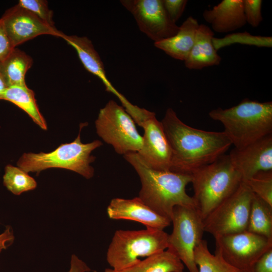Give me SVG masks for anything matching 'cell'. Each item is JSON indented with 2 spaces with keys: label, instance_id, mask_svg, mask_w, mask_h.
<instances>
[{
  "label": "cell",
  "instance_id": "16",
  "mask_svg": "<svg viewBox=\"0 0 272 272\" xmlns=\"http://www.w3.org/2000/svg\"><path fill=\"white\" fill-rule=\"evenodd\" d=\"M61 38L74 48L84 67L102 82L107 92L116 96L123 106L128 104L129 101L113 87L108 80L103 63L88 38L77 35H66L64 33Z\"/></svg>",
  "mask_w": 272,
  "mask_h": 272
},
{
  "label": "cell",
  "instance_id": "21",
  "mask_svg": "<svg viewBox=\"0 0 272 272\" xmlns=\"http://www.w3.org/2000/svg\"><path fill=\"white\" fill-rule=\"evenodd\" d=\"M32 63L33 60L29 55L15 48L0 62V71L8 87L26 86L25 75Z\"/></svg>",
  "mask_w": 272,
  "mask_h": 272
},
{
  "label": "cell",
  "instance_id": "23",
  "mask_svg": "<svg viewBox=\"0 0 272 272\" xmlns=\"http://www.w3.org/2000/svg\"><path fill=\"white\" fill-rule=\"evenodd\" d=\"M247 230L272 239V206L253 194Z\"/></svg>",
  "mask_w": 272,
  "mask_h": 272
},
{
  "label": "cell",
  "instance_id": "28",
  "mask_svg": "<svg viewBox=\"0 0 272 272\" xmlns=\"http://www.w3.org/2000/svg\"><path fill=\"white\" fill-rule=\"evenodd\" d=\"M18 4L33 13L47 25L55 28L53 20V12L49 9L46 1L20 0Z\"/></svg>",
  "mask_w": 272,
  "mask_h": 272
},
{
  "label": "cell",
  "instance_id": "12",
  "mask_svg": "<svg viewBox=\"0 0 272 272\" xmlns=\"http://www.w3.org/2000/svg\"><path fill=\"white\" fill-rule=\"evenodd\" d=\"M138 124L143 128L144 133L142 148L137 153L151 168L170 171L172 151L161 122L154 112L147 110Z\"/></svg>",
  "mask_w": 272,
  "mask_h": 272
},
{
  "label": "cell",
  "instance_id": "14",
  "mask_svg": "<svg viewBox=\"0 0 272 272\" xmlns=\"http://www.w3.org/2000/svg\"><path fill=\"white\" fill-rule=\"evenodd\" d=\"M243 182L260 171L272 170V134L238 149L234 148L228 154Z\"/></svg>",
  "mask_w": 272,
  "mask_h": 272
},
{
  "label": "cell",
  "instance_id": "17",
  "mask_svg": "<svg viewBox=\"0 0 272 272\" xmlns=\"http://www.w3.org/2000/svg\"><path fill=\"white\" fill-rule=\"evenodd\" d=\"M204 20L213 31L225 33L235 31L246 24L243 0H223L202 13Z\"/></svg>",
  "mask_w": 272,
  "mask_h": 272
},
{
  "label": "cell",
  "instance_id": "15",
  "mask_svg": "<svg viewBox=\"0 0 272 272\" xmlns=\"http://www.w3.org/2000/svg\"><path fill=\"white\" fill-rule=\"evenodd\" d=\"M107 214L112 220H128L142 223L146 228L163 230L171 221L146 206L138 197L113 198L107 208Z\"/></svg>",
  "mask_w": 272,
  "mask_h": 272
},
{
  "label": "cell",
  "instance_id": "8",
  "mask_svg": "<svg viewBox=\"0 0 272 272\" xmlns=\"http://www.w3.org/2000/svg\"><path fill=\"white\" fill-rule=\"evenodd\" d=\"M173 230L168 236L167 249L175 255L189 272H198L194 251L203 240V220L194 206H177L171 217Z\"/></svg>",
  "mask_w": 272,
  "mask_h": 272
},
{
  "label": "cell",
  "instance_id": "24",
  "mask_svg": "<svg viewBox=\"0 0 272 272\" xmlns=\"http://www.w3.org/2000/svg\"><path fill=\"white\" fill-rule=\"evenodd\" d=\"M194 259L198 272H241L227 263L218 252L212 254L205 240L195 247Z\"/></svg>",
  "mask_w": 272,
  "mask_h": 272
},
{
  "label": "cell",
  "instance_id": "4",
  "mask_svg": "<svg viewBox=\"0 0 272 272\" xmlns=\"http://www.w3.org/2000/svg\"><path fill=\"white\" fill-rule=\"evenodd\" d=\"M191 175L194 207L203 220L243 182L241 175L225 154L195 170Z\"/></svg>",
  "mask_w": 272,
  "mask_h": 272
},
{
  "label": "cell",
  "instance_id": "18",
  "mask_svg": "<svg viewBox=\"0 0 272 272\" xmlns=\"http://www.w3.org/2000/svg\"><path fill=\"white\" fill-rule=\"evenodd\" d=\"M214 31L209 26L199 25L193 45L184 61L186 67L189 70H201L220 63L222 58L214 46Z\"/></svg>",
  "mask_w": 272,
  "mask_h": 272
},
{
  "label": "cell",
  "instance_id": "34",
  "mask_svg": "<svg viewBox=\"0 0 272 272\" xmlns=\"http://www.w3.org/2000/svg\"><path fill=\"white\" fill-rule=\"evenodd\" d=\"M91 268L76 254L72 255L70 266L67 272H90Z\"/></svg>",
  "mask_w": 272,
  "mask_h": 272
},
{
  "label": "cell",
  "instance_id": "2",
  "mask_svg": "<svg viewBox=\"0 0 272 272\" xmlns=\"http://www.w3.org/2000/svg\"><path fill=\"white\" fill-rule=\"evenodd\" d=\"M123 157L140 178L142 186L138 197L157 214L171 221L175 207H194L192 196L186 192L191 174L152 169L137 152Z\"/></svg>",
  "mask_w": 272,
  "mask_h": 272
},
{
  "label": "cell",
  "instance_id": "35",
  "mask_svg": "<svg viewBox=\"0 0 272 272\" xmlns=\"http://www.w3.org/2000/svg\"><path fill=\"white\" fill-rule=\"evenodd\" d=\"M8 86L0 71V100H2L3 96Z\"/></svg>",
  "mask_w": 272,
  "mask_h": 272
},
{
  "label": "cell",
  "instance_id": "22",
  "mask_svg": "<svg viewBox=\"0 0 272 272\" xmlns=\"http://www.w3.org/2000/svg\"><path fill=\"white\" fill-rule=\"evenodd\" d=\"M2 100L8 101L22 109L42 129H47L45 119L37 106L34 92L27 85L8 87Z\"/></svg>",
  "mask_w": 272,
  "mask_h": 272
},
{
  "label": "cell",
  "instance_id": "26",
  "mask_svg": "<svg viewBox=\"0 0 272 272\" xmlns=\"http://www.w3.org/2000/svg\"><path fill=\"white\" fill-rule=\"evenodd\" d=\"M213 42L217 51L225 46L236 43L258 47H271L272 46L271 37L252 35L247 32L231 34L221 39L214 37Z\"/></svg>",
  "mask_w": 272,
  "mask_h": 272
},
{
  "label": "cell",
  "instance_id": "25",
  "mask_svg": "<svg viewBox=\"0 0 272 272\" xmlns=\"http://www.w3.org/2000/svg\"><path fill=\"white\" fill-rule=\"evenodd\" d=\"M3 184L8 190L16 195L34 190L37 185L36 180L28 173L19 167L10 164L5 167Z\"/></svg>",
  "mask_w": 272,
  "mask_h": 272
},
{
  "label": "cell",
  "instance_id": "11",
  "mask_svg": "<svg viewBox=\"0 0 272 272\" xmlns=\"http://www.w3.org/2000/svg\"><path fill=\"white\" fill-rule=\"evenodd\" d=\"M133 16L140 30L154 43L174 35L179 26L168 16L163 0H122Z\"/></svg>",
  "mask_w": 272,
  "mask_h": 272
},
{
  "label": "cell",
  "instance_id": "3",
  "mask_svg": "<svg viewBox=\"0 0 272 272\" xmlns=\"http://www.w3.org/2000/svg\"><path fill=\"white\" fill-rule=\"evenodd\" d=\"M209 117L220 122L235 148L240 149L272 134V102L245 98L238 105L210 111Z\"/></svg>",
  "mask_w": 272,
  "mask_h": 272
},
{
  "label": "cell",
  "instance_id": "30",
  "mask_svg": "<svg viewBox=\"0 0 272 272\" xmlns=\"http://www.w3.org/2000/svg\"><path fill=\"white\" fill-rule=\"evenodd\" d=\"M187 3L186 0H163L164 7L168 16L175 23L182 15Z\"/></svg>",
  "mask_w": 272,
  "mask_h": 272
},
{
  "label": "cell",
  "instance_id": "31",
  "mask_svg": "<svg viewBox=\"0 0 272 272\" xmlns=\"http://www.w3.org/2000/svg\"><path fill=\"white\" fill-rule=\"evenodd\" d=\"M247 272H272V247L256 260Z\"/></svg>",
  "mask_w": 272,
  "mask_h": 272
},
{
  "label": "cell",
  "instance_id": "19",
  "mask_svg": "<svg viewBox=\"0 0 272 272\" xmlns=\"http://www.w3.org/2000/svg\"><path fill=\"white\" fill-rule=\"evenodd\" d=\"M199 25L196 19L189 16L179 26L174 35L155 42L154 45L172 58L184 61L193 45Z\"/></svg>",
  "mask_w": 272,
  "mask_h": 272
},
{
  "label": "cell",
  "instance_id": "5",
  "mask_svg": "<svg viewBox=\"0 0 272 272\" xmlns=\"http://www.w3.org/2000/svg\"><path fill=\"white\" fill-rule=\"evenodd\" d=\"M85 123L81 124L80 132L75 140L61 144L48 153H24L17 162L18 167L26 172H36L48 168H58L74 171L86 179L94 176V168L90 164L95 161L92 152L102 145L99 140L84 144L81 140L80 132Z\"/></svg>",
  "mask_w": 272,
  "mask_h": 272
},
{
  "label": "cell",
  "instance_id": "20",
  "mask_svg": "<svg viewBox=\"0 0 272 272\" xmlns=\"http://www.w3.org/2000/svg\"><path fill=\"white\" fill-rule=\"evenodd\" d=\"M184 268L181 260L166 249L125 269L115 270L108 268L104 272H183Z\"/></svg>",
  "mask_w": 272,
  "mask_h": 272
},
{
  "label": "cell",
  "instance_id": "7",
  "mask_svg": "<svg viewBox=\"0 0 272 272\" xmlns=\"http://www.w3.org/2000/svg\"><path fill=\"white\" fill-rule=\"evenodd\" d=\"M95 127L98 135L119 154L138 152L142 148L143 137L134 120L114 100H109L100 110Z\"/></svg>",
  "mask_w": 272,
  "mask_h": 272
},
{
  "label": "cell",
  "instance_id": "9",
  "mask_svg": "<svg viewBox=\"0 0 272 272\" xmlns=\"http://www.w3.org/2000/svg\"><path fill=\"white\" fill-rule=\"evenodd\" d=\"M253 193L243 182L203 220L205 231L214 238L247 230Z\"/></svg>",
  "mask_w": 272,
  "mask_h": 272
},
{
  "label": "cell",
  "instance_id": "1",
  "mask_svg": "<svg viewBox=\"0 0 272 272\" xmlns=\"http://www.w3.org/2000/svg\"><path fill=\"white\" fill-rule=\"evenodd\" d=\"M172 151L170 170L191 174L222 155L232 145L224 131H210L184 123L171 108L161 121Z\"/></svg>",
  "mask_w": 272,
  "mask_h": 272
},
{
  "label": "cell",
  "instance_id": "32",
  "mask_svg": "<svg viewBox=\"0 0 272 272\" xmlns=\"http://www.w3.org/2000/svg\"><path fill=\"white\" fill-rule=\"evenodd\" d=\"M15 48L0 18V62L5 59Z\"/></svg>",
  "mask_w": 272,
  "mask_h": 272
},
{
  "label": "cell",
  "instance_id": "6",
  "mask_svg": "<svg viewBox=\"0 0 272 272\" xmlns=\"http://www.w3.org/2000/svg\"><path fill=\"white\" fill-rule=\"evenodd\" d=\"M168 234L164 230H116L109 245L106 260L111 268L121 270L167 248Z\"/></svg>",
  "mask_w": 272,
  "mask_h": 272
},
{
  "label": "cell",
  "instance_id": "29",
  "mask_svg": "<svg viewBox=\"0 0 272 272\" xmlns=\"http://www.w3.org/2000/svg\"><path fill=\"white\" fill-rule=\"evenodd\" d=\"M262 3L261 0H243V10L246 23L253 27L259 26L263 20Z\"/></svg>",
  "mask_w": 272,
  "mask_h": 272
},
{
  "label": "cell",
  "instance_id": "27",
  "mask_svg": "<svg viewBox=\"0 0 272 272\" xmlns=\"http://www.w3.org/2000/svg\"><path fill=\"white\" fill-rule=\"evenodd\" d=\"M243 182L254 194L272 206V170L259 172Z\"/></svg>",
  "mask_w": 272,
  "mask_h": 272
},
{
  "label": "cell",
  "instance_id": "10",
  "mask_svg": "<svg viewBox=\"0 0 272 272\" xmlns=\"http://www.w3.org/2000/svg\"><path fill=\"white\" fill-rule=\"evenodd\" d=\"M216 250L229 264L247 272L252 264L272 247V239L247 230L215 238Z\"/></svg>",
  "mask_w": 272,
  "mask_h": 272
},
{
  "label": "cell",
  "instance_id": "13",
  "mask_svg": "<svg viewBox=\"0 0 272 272\" xmlns=\"http://www.w3.org/2000/svg\"><path fill=\"white\" fill-rule=\"evenodd\" d=\"M1 19L15 47L39 35L46 34L61 37L63 34L18 4L6 10Z\"/></svg>",
  "mask_w": 272,
  "mask_h": 272
},
{
  "label": "cell",
  "instance_id": "33",
  "mask_svg": "<svg viewBox=\"0 0 272 272\" xmlns=\"http://www.w3.org/2000/svg\"><path fill=\"white\" fill-rule=\"evenodd\" d=\"M14 240L13 230L10 226H7L4 232L0 234V253L10 246Z\"/></svg>",
  "mask_w": 272,
  "mask_h": 272
}]
</instances>
